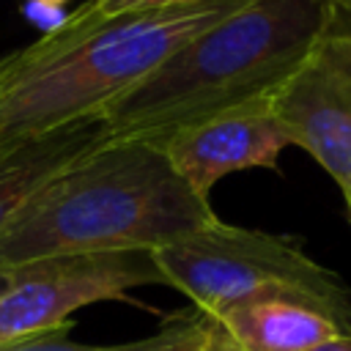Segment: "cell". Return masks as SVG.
Returning <instances> with one entry per match:
<instances>
[{
    "label": "cell",
    "instance_id": "obj_8",
    "mask_svg": "<svg viewBox=\"0 0 351 351\" xmlns=\"http://www.w3.org/2000/svg\"><path fill=\"white\" fill-rule=\"evenodd\" d=\"M206 324V351H310L346 335L324 313L285 299L239 302Z\"/></svg>",
    "mask_w": 351,
    "mask_h": 351
},
{
    "label": "cell",
    "instance_id": "obj_6",
    "mask_svg": "<svg viewBox=\"0 0 351 351\" xmlns=\"http://www.w3.org/2000/svg\"><path fill=\"white\" fill-rule=\"evenodd\" d=\"M291 145L307 151L351 208V33L337 25L269 96Z\"/></svg>",
    "mask_w": 351,
    "mask_h": 351
},
{
    "label": "cell",
    "instance_id": "obj_11",
    "mask_svg": "<svg viewBox=\"0 0 351 351\" xmlns=\"http://www.w3.org/2000/svg\"><path fill=\"white\" fill-rule=\"evenodd\" d=\"M200 3H217V0H93L90 5L96 16L112 19V16H129L159 8H178V5H200Z\"/></svg>",
    "mask_w": 351,
    "mask_h": 351
},
{
    "label": "cell",
    "instance_id": "obj_15",
    "mask_svg": "<svg viewBox=\"0 0 351 351\" xmlns=\"http://www.w3.org/2000/svg\"><path fill=\"white\" fill-rule=\"evenodd\" d=\"M335 3V8L337 11H343V14H348L351 16V0H332Z\"/></svg>",
    "mask_w": 351,
    "mask_h": 351
},
{
    "label": "cell",
    "instance_id": "obj_18",
    "mask_svg": "<svg viewBox=\"0 0 351 351\" xmlns=\"http://www.w3.org/2000/svg\"><path fill=\"white\" fill-rule=\"evenodd\" d=\"M8 148H11V145H8ZM0 154H3V151H0Z\"/></svg>",
    "mask_w": 351,
    "mask_h": 351
},
{
    "label": "cell",
    "instance_id": "obj_3",
    "mask_svg": "<svg viewBox=\"0 0 351 351\" xmlns=\"http://www.w3.org/2000/svg\"><path fill=\"white\" fill-rule=\"evenodd\" d=\"M239 3L217 0L112 19L96 16L90 3L77 8L19 49V63L0 93V145L101 118L112 101Z\"/></svg>",
    "mask_w": 351,
    "mask_h": 351
},
{
    "label": "cell",
    "instance_id": "obj_7",
    "mask_svg": "<svg viewBox=\"0 0 351 351\" xmlns=\"http://www.w3.org/2000/svg\"><path fill=\"white\" fill-rule=\"evenodd\" d=\"M159 145L173 170L208 200L211 186L236 170H274L291 140L271 115L269 101H258L189 123Z\"/></svg>",
    "mask_w": 351,
    "mask_h": 351
},
{
    "label": "cell",
    "instance_id": "obj_13",
    "mask_svg": "<svg viewBox=\"0 0 351 351\" xmlns=\"http://www.w3.org/2000/svg\"><path fill=\"white\" fill-rule=\"evenodd\" d=\"M310 351H351V335H337V337H332V340H326Z\"/></svg>",
    "mask_w": 351,
    "mask_h": 351
},
{
    "label": "cell",
    "instance_id": "obj_1",
    "mask_svg": "<svg viewBox=\"0 0 351 351\" xmlns=\"http://www.w3.org/2000/svg\"><path fill=\"white\" fill-rule=\"evenodd\" d=\"M217 214L167 162L159 143L104 140L19 211L0 239V269L44 258L96 252H154Z\"/></svg>",
    "mask_w": 351,
    "mask_h": 351
},
{
    "label": "cell",
    "instance_id": "obj_2",
    "mask_svg": "<svg viewBox=\"0 0 351 351\" xmlns=\"http://www.w3.org/2000/svg\"><path fill=\"white\" fill-rule=\"evenodd\" d=\"M335 25L332 0H241L101 112L107 137L162 143L217 112L269 101Z\"/></svg>",
    "mask_w": 351,
    "mask_h": 351
},
{
    "label": "cell",
    "instance_id": "obj_9",
    "mask_svg": "<svg viewBox=\"0 0 351 351\" xmlns=\"http://www.w3.org/2000/svg\"><path fill=\"white\" fill-rule=\"evenodd\" d=\"M104 140L107 129L101 118H85L5 148L0 154V239L49 178Z\"/></svg>",
    "mask_w": 351,
    "mask_h": 351
},
{
    "label": "cell",
    "instance_id": "obj_14",
    "mask_svg": "<svg viewBox=\"0 0 351 351\" xmlns=\"http://www.w3.org/2000/svg\"><path fill=\"white\" fill-rule=\"evenodd\" d=\"M14 285V269H0V299Z\"/></svg>",
    "mask_w": 351,
    "mask_h": 351
},
{
    "label": "cell",
    "instance_id": "obj_12",
    "mask_svg": "<svg viewBox=\"0 0 351 351\" xmlns=\"http://www.w3.org/2000/svg\"><path fill=\"white\" fill-rule=\"evenodd\" d=\"M16 63H19V49H14V52H8V55L0 58V93L5 90V85H8V80H11L14 69H16ZM8 145H14V143H8ZM8 145H0V151H5Z\"/></svg>",
    "mask_w": 351,
    "mask_h": 351
},
{
    "label": "cell",
    "instance_id": "obj_16",
    "mask_svg": "<svg viewBox=\"0 0 351 351\" xmlns=\"http://www.w3.org/2000/svg\"><path fill=\"white\" fill-rule=\"evenodd\" d=\"M41 3H49V5H58V3H66V0H41Z\"/></svg>",
    "mask_w": 351,
    "mask_h": 351
},
{
    "label": "cell",
    "instance_id": "obj_5",
    "mask_svg": "<svg viewBox=\"0 0 351 351\" xmlns=\"http://www.w3.org/2000/svg\"><path fill=\"white\" fill-rule=\"evenodd\" d=\"M14 269V285L0 299V346L44 335L85 304L123 299L140 285H165L145 250L96 252L30 261Z\"/></svg>",
    "mask_w": 351,
    "mask_h": 351
},
{
    "label": "cell",
    "instance_id": "obj_10",
    "mask_svg": "<svg viewBox=\"0 0 351 351\" xmlns=\"http://www.w3.org/2000/svg\"><path fill=\"white\" fill-rule=\"evenodd\" d=\"M71 324H63L58 329H49L44 335H33L25 340H14L0 346V351H206L208 340V324L203 313H184L178 318H170L162 324L159 332L129 340V343H112V346H88V343H74L69 340Z\"/></svg>",
    "mask_w": 351,
    "mask_h": 351
},
{
    "label": "cell",
    "instance_id": "obj_17",
    "mask_svg": "<svg viewBox=\"0 0 351 351\" xmlns=\"http://www.w3.org/2000/svg\"><path fill=\"white\" fill-rule=\"evenodd\" d=\"M348 214H351V208H348Z\"/></svg>",
    "mask_w": 351,
    "mask_h": 351
},
{
    "label": "cell",
    "instance_id": "obj_4",
    "mask_svg": "<svg viewBox=\"0 0 351 351\" xmlns=\"http://www.w3.org/2000/svg\"><path fill=\"white\" fill-rule=\"evenodd\" d=\"M151 255L162 282L186 293L208 318L239 302L285 299L324 313L351 335V288L288 236L225 225L217 217Z\"/></svg>",
    "mask_w": 351,
    "mask_h": 351
}]
</instances>
